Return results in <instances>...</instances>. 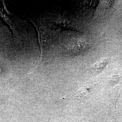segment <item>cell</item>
<instances>
[{"label":"cell","instance_id":"7a4b0ae2","mask_svg":"<svg viewBox=\"0 0 122 122\" xmlns=\"http://www.w3.org/2000/svg\"><path fill=\"white\" fill-rule=\"evenodd\" d=\"M107 61L106 59L100 60L94 65L92 66L91 69L95 73H100L102 71L105 66L106 65Z\"/></svg>","mask_w":122,"mask_h":122},{"label":"cell","instance_id":"6da1fadb","mask_svg":"<svg viewBox=\"0 0 122 122\" xmlns=\"http://www.w3.org/2000/svg\"><path fill=\"white\" fill-rule=\"evenodd\" d=\"M95 86L92 84H87L83 86L79 91L77 93L76 96L77 97L81 99V100H85L86 99L90 94L93 91L94 89Z\"/></svg>","mask_w":122,"mask_h":122}]
</instances>
